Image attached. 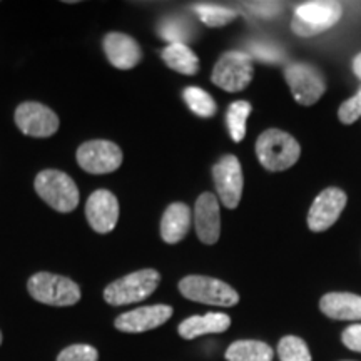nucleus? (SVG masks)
Here are the masks:
<instances>
[{
	"mask_svg": "<svg viewBox=\"0 0 361 361\" xmlns=\"http://www.w3.org/2000/svg\"><path fill=\"white\" fill-rule=\"evenodd\" d=\"M104 52L117 69L129 71L141 62L142 51L139 44L128 34L111 32L104 37Z\"/></svg>",
	"mask_w": 361,
	"mask_h": 361,
	"instance_id": "16",
	"label": "nucleus"
},
{
	"mask_svg": "<svg viewBox=\"0 0 361 361\" xmlns=\"http://www.w3.org/2000/svg\"><path fill=\"white\" fill-rule=\"evenodd\" d=\"M161 274L156 269H141L111 283L104 290V300L112 306H124L146 300L159 286Z\"/></svg>",
	"mask_w": 361,
	"mask_h": 361,
	"instance_id": "3",
	"label": "nucleus"
},
{
	"mask_svg": "<svg viewBox=\"0 0 361 361\" xmlns=\"http://www.w3.org/2000/svg\"><path fill=\"white\" fill-rule=\"evenodd\" d=\"M273 348L263 341L239 340L226 351L228 361H273Z\"/></svg>",
	"mask_w": 361,
	"mask_h": 361,
	"instance_id": "21",
	"label": "nucleus"
},
{
	"mask_svg": "<svg viewBox=\"0 0 361 361\" xmlns=\"http://www.w3.org/2000/svg\"><path fill=\"white\" fill-rule=\"evenodd\" d=\"M284 78L290 85L293 97L301 106H313L326 90L323 75L310 64H290L284 69Z\"/></svg>",
	"mask_w": 361,
	"mask_h": 361,
	"instance_id": "9",
	"label": "nucleus"
},
{
	"mask_svg": "<svg viewBox=\"0 0 361 361\" xmlns=\"http://www.w3.org/2000/svg\"><path fill=\"white\" fill-rule=\"evenodd\" d=\"M278 355L281 361H311L308 345L298 336H284L278 343Z\"/></svg>",
	"mask_w": 361,
	"mask_h": 361,
	"instance_id": "25",
	"label": "nucleus"
},
{
	"mask_svg": "<svg viewBox=\"0 0 361 361\" xmlns=\"http://www.w3.org/2000/svg\"><path fill=\"white\" fill-rule=\"evenodd\" d=\"M99 353L90 345H71L62 350L57 356V361H97Z\"/></svg>",
	"mask_w": 361,
	"mask_h": 361,
	"instance_id": "27",
	"label": "nucleus"
},
{
	"mask_svg": "<svg viewBox=\"0 0 361 361\" xmlns=\"http://www.w3.org/2000/svg\"><path fill=\"white\" fill-rule=\"evenodd\" d=\"M35 191L52 209L71 213L79 204V189L69 174L56 169H45L35 178Z\"/></svg>",
	"mask_w": 361,
	"mask_h": 361,
	"instance_id": "2",
	"label": "nucleus"
},
{
	"mask_svg": "<svg viewBox=\"0 0 361 361\" xmlns=\"http://www.w3.org/2000/svg\"><path fill=\"white\" fill-rule=\"evenodd\" d=\"M194 224L197 238L204 245L218 243L221 234V214L218 197L213 192H202L194 207Z\"/></svg>",
	"mask_w": 361,
	"mask_h": 361,
	"instance_id": "15",
	"label": "nucleus"
},
{
	"mask_svg": "<svg viewBox=\"0 0 361 361\" xmlns=\"http://www.w3.org/2000/svg\"><path fill=\"white\" fill-rule=\"evenodd\" d=\"M251 11L256 13H261V16L271 17V16H276L279 12V7L274 6V4H268V6H266V4H258V6L251 7Z\"/></svg>",
	"mask_w": 361,
	"mask_h": 361,
	"instance_id": "31",
	"label": "nucleus"
},
{
	"mask_svg": "<svg viewBox=\"0 0 361 361\" xmlns=\"http://www.w3.org/2000/svg\"><path fill=\"white\" fill-rule=\"evenodd\" d=\"M27 290L39 303L51 306H72L80 300L79 284L61 274H34L27 283Z\"/></svg>",
	"mask_w": 361,
	"mask_h": 361,
	"instance_id": "4",
	"label": "nucleus"
},
{
	"mask_svg": "<svg viewBox=\"0 0 361 361\" xmlns=\"http://www.w3.org/2000/svg\"><path fill=\"white\" fill-rule=\"evenodd\" d=\"M211 80L228 92H239L252 80L251 57L245 52H226L216 62Z\"/></svg>",
	"mask_w": 361,
	"mask_h": 361,
	"instance_id": "7",
	"label": "nucleus"
},
{
	"mask_svg": "<svg viewBox=\"0 0 361 361\" xmlns=\"http://www.w3.org/2000/svg\"><path fill=\"white\" fill-rule=\"evenodd\" d=\"M0 345H2V333H0Z\"/></svg>",
	"mask_w": 361,
	"mask_h": 361,
	"instance_id": "33",
	"label": "nucleus"
},
{
	"mask_svg": "<svg viewBox=\"0 0 361 361\" xmlns=\"http://www.w3.org/2000/svg\"><path fill=\"white\" fill-rule=\"evenodd\" d=\"M341 6L338 2H308L296 8L291 29L301 37H313L331 29L341 19Z\"/></svg>",
	"mask_w": 361,
	"mask_h": 361,
	"instance_id": "6",
	"label": "nucleus"
},
{
	"mask_svg": "<svg viewBox=\"0 0 361 361\" xmlns=\"http://www.w3.org/2000/svg\"><path fill=\"white\" fill-rule=\"evenodd\" d=\"M346 194L338 188H328L316 196L308 213V226L313 233L326 231L336 223L346 206Z\"/></svg>",
	"mask_w": 361,
	"mask_h": 361,
	"instance_id": "12",
	"label": "nucleus"
},
{
	"mask_svg": "<svg viewBox=\"0 0 361 361\" xmlns=\"http://www.w3.org/2000/svg\"><path fill=\"white\" fill-rule=\"evenodd\" d=\"M319 310L331 319L356 322L361 319V296L353 293H328L319 300Z\"/></svg>",
	"mask_w": 361,
	"mask_h": 361,
	"instance_id": "17",
	"label": "nucleus"
},
{
	"mask_svg": "<svg viewBox=\"0 0 361 361\" xmlns=\"http://www.w3.org/2000/svg\"><path fill=\"white\" fill-rule=\"evenodd\" d=\"M256 154L264 169L278 173L295 166L300 159L301 147L291 134L281 129H268L258 137Z\"/></svg>",
	"mask_w": 361,
	"mask_h": 361,
	"instance_id": "1",
	"label": "nucleus"
},
{
	"mask_svg": "<svg viewBox=\"0 0 361 361\" xmlns=\"http://www.w3.org/2000/svg\"><path fill=\"white\" fill-rule=\"evenodd\" d=\"M251 56L256 57L261 62H279L283 59V52L278 47L269 44H252L251 45Z\"/></svg>",
	"mask_w": 361,
	"mask_h": 361,
	"instance_id": "29",
	"label": "nucleus"
},
{
	"mask_svg": "<svg viewBox=\"0 0 361 361\" xmlns=\"http://www.w3.org/2000/svg\"><path fill=\"white\" fill-rule=\"evenodd\" d=\"M338 117L343 124H353L361 117V90L356 96L345 101L338 109Z\"/></svg>",
	"mask_w": 361,
	"mask_h": 361,
	"instance_id": "28",
	"label": "nucleus"
},
{
	"mask_svg": "<svg viewBox=\"0 0 361 361\" xmlns=\"http://www.w3.org/2000/svg\"><path fill=\"white\" fill-rule=\"evenodd\" d=\"M78 162L85 173L109 174L123 164V151L111 141H87L78 149Z\"/></svg>",
	"mask_w": 361,
	"mask_h": 361,
	"instance_id": "8",
	"label": "nucleus"
},
{
	"mask_svg": "<svg viewBox=\"0 0 361 361\" xmlns=\"http://www.w3.org/2000/svg\"><path fill=\"white\" fill-rule=\"evenodd\" d=\"M191 228V209L184 202H173L164 211L161 221V236L166 243L183 241Z\"/></svg>",
	"mask_w": 361,
	"mask_h": 361,
	"instance_id": "18",
	"label": "nucleus"
},
{
	"mask_svg": "<svg viewBox=\"0 0 361 361\" xmlns=\"http://www.w3.org/2000/svg\"><path fill=\"white\" fill-rule=\"evenodd\" d=\"M252 111L247 101H236L228 107L226 112V124L234 142H241L246 135V121Z\"/></svg>",
	"mask_w": 361,
	"mask_h": 361,
	"instance_id": "22",
	"label": "nucleus"
},
{
	"mask_svg": "<svg viewBox=\"0 0 361 361\" xmlns=\"http://www.w3.org/2000/svg\"><path fill=\"white\" fill-rule=\"evenodd\" d=\"M85 216L94 231L99 234L111 233L119 221V201L111 191L99 189L89 196Z\"/></svg>",
	"mask_w": 361,
	"mask_h": 361,
	"instance_id": "13",
	"label": "nucleus"
},
{
	"mask_svg": "<svg viewBox=\"0 0 361 361\" xmlns=\"http://www.w3.org/2000/svg\"><path fill=\"white\" fill-rule=\"evenodd\" d=\"M343 345L351 351L361 353V324H353L343 331Z\"/></svg>",
	"mask_w": 361,
	"mask_h": 361,
	"instance_id": "30",
	"label": "nucleus"
},
{
	"mask_svg": "<svg viewBox=\"0 0 361 361\" xmlns=\"http://www.w3.org/2000/svg\"><path fill=\"white\" fill-rule=\"evenodd\" d=\"M162 61L184 75H194L200 71V59L186 44H169L162 51Z\"/></svg>",
	"mask_w": 361,
	"mask_h": 361,
	"instance_id": "20",
	"label": "nucleus"
},
{
	"mask_svg": "<svg viewBox=\"0 0 361 361\" xmlns=\"http://www.w3.org/2000/svg\"><path fill=\"white\" fill-rule=\"evenodd\" d=\"M16 124L30 137H51L59 129V117L39 102H24L16 111Z\"/></svg>",
	"mask_w": 361,
	"mask_h": 361,
	"instance_id": "11",
	"label": "nucleus"
},
{
	"mask_svg": "<svg viewBox=\"0 0 361 361\" xmlns=\"http://www.w3.org/2000/svg\"><path fill=\"white\" fill-rule=\"evenodd\" d=\"M231 326V318L224 313H206L202 316H191L179 324L178 331L184 340H194L202 335L223 333Z\"/></svg>",
	"mask_w": 361,
	"mask_h": 361,
	"instance_id": "19",
	"label": "nucleus"
},
{
	"mask_svg": "<svg viewBox=\"0 0 361 361\" xmlns=\"http://www.w3.org/2000/svg\"><path fill=\"white\" fill-rule=\"evenodd\" d=\"M157 30H159L161 37L168 40L169 44H186L192 37L191 27L186 22H183L180 19H173V17L162 20Z\"/></svg>",
	"mask_w": 361,
	"mask_h": 361,
	"instance_id": "26",
	"label": "nucleus"
},
{
	"mask_svg": "<svg viewBox=\"0 0 361 361\" xmlns=\"http://www.w3.org/2000/svg\"><path fill=\"white\" fill-rule=\"evenodd\" d=\"M197 16H200L201 22L207 27H223L228 25L229 22H233L238 17V12L233 11V8H226L219 6H206V4H201V6L194 7Z\"/></svg>",
	"mask_w": 361,
	"mask_h": 361,
	"instance_id": "24",
	"label": "nucleus"
},
{
	"mask_svg": "<svg viewBox=\"0 0 361 361\" xmlns=\"http://www.w3.org/2000/svg\"><path fill=\"white\" fill-rule=\"evenodd\" d=\"M216 191L221 202L229 209L238 207L243 196V168L236 156L228 154L216 162L213 168Z\"/></svg>",
	"mask_w": 361,
	"mask_h": 361,
	"instance_id": "10",
	"label": "nucleus"
},
{
	"mask_svg": "<svg viewBox=\"0 0 361 361\" xmlns=\"http://www.w3.org/2000/svg\"><path fill=\"white\" fill-rule=\"evenodd\" d=\"M353 71H355V74L358 75V78L361 79V54H360V56H356V59H355V62H353Z\"/></svg>",
	"mask_w": 361,
	"mask_h": 361,
	"instance_id": "32",
	"label": "nucleus"
},
{
	"mask_svg": "<svg viewBox=\"0 0 361 361\" xmlns=\"http://www.w3.org/2000/svg\"><path fill=\"white\" fill-rule=\"evenodd\" d=\"M184 101L189 106L194 114L200 117H211L216 114L218 107H216L214 99L206 92L204 89L196 87V85H189L183 92Z\"/></svg>",
	"mask_w": 361,
	"mask_h": 361,
	"instance_id": "23",
	"label": "nucleus"
},
{
	"mask_svg": "<svg viewBox=\"0 0 361 361\" xmlns=\"http://www.w3.org/2000/svg\"><path fill=\"white\" fill-rule=\"evenodd\" d=\"M173 316V308L168 305H152L128 311L117 316L116 328L124 333H144L159 328Z\"/></svg>",
	"mask_w": 361,
	"mask_h": 361,
	"instance_id": "14",
	"label": "nucleus"
},
{
	"mask_svg": "<svg viewBox=\"0 0 361 361\" xmlns=\"http://www.w3.org/2000/svg\"><path fill=\"white\" fill-rule=\"evenodd\" d=\"M179 291L184 298L196 303L223 306V308L234 306L239 301V295L228 283L211 276H201V274H192V276L180 279Z\"/></svg>",
	"mask_w": 361,
	"mask_h": 361,
	"instance_id": "5",
	"label": "nucleus"
}]
</instances>
